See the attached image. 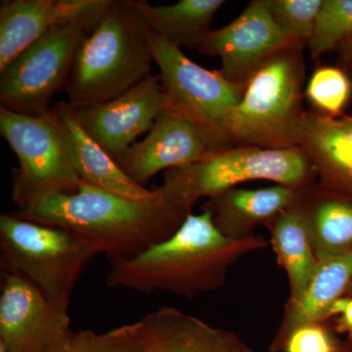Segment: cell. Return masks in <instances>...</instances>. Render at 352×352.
Wrapping results in <instances>:
<instances>
[{
  "label": "cell",
  "instance_id": "1",
  "mask_svg": "<svg viewBox=\"0 0 352 352\" xmlns=\"http://www.w3.org/2000/svg\"><path fill=\"white\" fill-rule=\"evenodd\" d=\"M80 234L111 261H126L168 239L188 215L159 194L134 200L80 182L76 191L41 197L14 214Z\"/></svg>",
  "mask_w": 352,
  "mask_h": 352
},
{
  "label": "cell",
  "instance_id": "2",
  "mask_svg": "<svg viewBox=\"0 0 352 352\" xmlns=\"http://www.w3.org/2000/svg\"><path fill=\"white\" fill-rule=\"evenodd\" d=\"M266 245L256 235L229 239L214 226L212 212L203 208L201 214H190L168 239L131 259L111 261L106 284L142 294L166 291L194 298L223 287L234 264Z\"/></svg>",
  "mask_w": 352,
  "mask_h": 352
},
{
  "label": "cell",
  "instance_id": "3",
  "mask_svg": "<svg viewBox=\"0 0 352 352\" xmlns=\"http://www.w3.org/2000/svg\"><path fill=\"white\" fill-rule=\"evenodd\" d=\"M146 24L131 0H108L76 48L64 91L72 107L105 103L152 75Z\"/></svg>",
  "mask_w": 352,
  "mask_h": 352
},
{
  "label": "cell",
  "instance_id": "4",
  "mask_svg": "<svg viewBox=\"0 0 352 352\" xmlns=\"http://www.w3.org/2000/svg\"><path fill=\"white\" fill-rule=\"evenodd\" d=\"M302 50L275 53L245 82L228 129L235 146L263 149L300 148L305 80Z\"/></svg>",
  "mask_w": 352,
  "mask_h": 352
},
{
  "label": "cell",
  "instance_id": "5",
  "mask_svg": "<svg viewBox=\"0 0 352 352\" xmlns=\"http://www.w3.org/2000/svg\"><path fill=\"white\" fill-rule=\"evenodd\" d=\"M153 61L160 69L164 111L191 124L210 152L235 147L229 116L239 104L245 83L227 80L219 69H205L146 25Z\"/></svg>",
  "mask_w": 352,
  "mask_h": 352
},
{
  "label": "cell",
  "instance_id": "6",
  "mask_svg": "<svg viewBox=\"0 0 352 352\" xmlns=\"http://www.w3.org/2000/svg\"><path fill=\"white\" fill-rule=\"evenodd\" d=\"M311 171V164L300 148L273 150L235 146L210 153L189 166L164 171L161 190L173 207L188 215L201 199L210 200L251 180L302 189Z\"/></svg>",
  "mask_w": 352,
  "mask_h": 352
},
{
  "label": "cell",
  "instance_id": "7",
  "mask_svg": "<svg viewBox=\"0 0 352 352\" xmlns=\"http://www.w3.org/2000/svg\"><path fill=\"white\" fill-rule=\"evenodd\" d=\"M0 252L2 271L27 278L57 305H69L85 266L100 254L80 234L14 214L0 217Z\"/></svg>",
  "mask_w": 352,
  "mask_h": 352
},
{
  "label": "cell",
  "instance_id": "8",
  "mask_svg": "<svg viewBox=\"0 0 352 352\" xmlns=\"http://www.w3.org/2000/svg\"><path fill=\"white\" fill-rule=\"evenodd\" d=\"M0 133L17 156L12 200L18 210L41 197L76 191L82 182L68 138L52 108L32 116L0 107Z\"/></svg>",
  "mask_w": 352,
  "mask_h": 352
},
{
  "label": "cell",
  "instance_id": "9",
  "mask_svg": "<svg viewBox=\"0 0 352 352\" xmlns=\"http://www.w3.org/2000/svg\"><path fill=\"white\" fill-rule=\"evenodd\" d=\"M107 1L78 19L52 28L0 72L2 108L32 116L51 110V100L68 80L80 39Z\"/></svg>",
  "mask_w": 352,
  "mask_h": 352
},
{
  "label": "cell",
  "instance_id": "10",
  "mask_svg": "<svg viewBox=\"0 0 352 352\" xmlns=\"http://www.w3.org/2000/svg\"><path fill=\"white\" fill-rule=\"evenodd\" d=\"M0 346L10 352H56L71 337L69 305L51 302L31 281L2 271Z\"/></svg>",
  "mask_w": 352,
  "mask_h": 352
},
{
  "label": "cell",
  "instance_id": "11",
  "mask_svg": "<svg viewBox=\"0 0 352 352\" xmlns=\"http://www.w3.org/2000/svg\"><path fill=\"white\" fill-rule=\"evenodd\" d=\"M303 46L278 27L265 0H254L232 23L208 32L197 51L219 57L220 74L230 82L245 83L275 53Z\"/></svg>",
  "mask_w": 352,
  "mask_h": 352
},
{
  "label": "cell",
  "instance_id": "12",
  "mask_svg": "<svg viewBox=\"0 0 352 352\" xmlns=\"http://www.w3.org/2000/svg\"><path fill=\"white\" fill-rule=\"evenodd\" d=\"M75 110L85 131L118 164L163 113L161 76H148L113 100Z\"/></svg>",
  "mask_w": 352,
  "mask_h": 352
},
{
  "label": "cell",
  "instance_id": "13",
  "mask_svg": "<svg viewBox=\"0 0 352 352\" xmlns=\"http://www.w3.org/2000/svg\"><path fill=\"white\" fill-rule=\"evenodd\" d=\"M210 153L191 124L163 111L148 135L134 143L118 164L131 180L144 186L160 171L189 166Z\"/></svg>",
  "mask_w": 352,
  "mask_h": 352
},
{
  "label": "cell",
  "instance_id": "14",
  "mask_svg": "<svg viewBox=\"0 0 352 352\" xmlns=\"http://www.w3.org/2000/svg\"><path fill=\"white\" fill-rule=\"evenodd\" d=\"M103 0H4L0 2V72L58 25L82 17Z\"/></svg>",
  "mask_w": 352,
  "mask_h": 352
},
{
  "label": "cell",
  "instance_id": "15",
  "mask_svg": "<svg viewBox=\"0 0 352 352\" xmlns=\"http://www.w3.org/2000/svg\"><path fill=\"white\" fill-rule=\"evenodd\" d=\"M139 321L144 352H258L237 333L212 327L175 308H159Z\"/></svg>",
  "mask_w": 352,
  "mask_h": 352
},
{
  "label": "cell",
  "instance_id": "16",
  "mask_svg": "<svg viewBox=\"0 0 352 352\" xmlns=\"http://www.w3.org/2000/svg\"><path fill=\"white\" fill-rule=\"evenodd\" d=\"M300 148L324 182L352 194V116L305 111Z\"/></svg>",
  "mask_w": 352,
  "mask_h": 352
},
{
  "label": "cell",
  "instance_id": "17",
  "mask_svg": "<svg viewBox=\"0 0 352 352\" xmlns=\"http://www.w3.org/2000/svg\"><path fill=\"white\" fill-rule=\"evenodd\" d=\"M52 110L66 131L74 164L82 182L134 200H148L159 194V189L145 188L122 171L117 162L85 131L75 108L68 102H57Z\"/></svg>",
  "mask_w": 352,
  "mask_h": 352
},
{
  "label": "cell",
  "instance_id": "18",
  "mask_svg": "<svg viewBox=\"0 0 352 352\" xmlns=\"http://www.w3.org/2000/svg\"><path fill=\"white\" fill-rule=\"evenodd\" d=\"M300 198V190L283 185L267 188H232L210 199L203 208L212 212L214 226L229 239L254 235V227L274 219Z\"/></svg>",
  "mask_w": 352,
  "mask_h": 352
},
{
  "label": "cell",
  "instance_id": "19",
  "mask_svg": "<svg viewBox=\"0 0 352 352\" xmlns=\"http://www.w3.org/2000/svg\"><path fill=\"white\" fill-rule=\"evenodd\" d=\"M271 242L280 265L288 274L291 300L295 303L305 294L318 264L309 217L300 197L273 219Z\"/></svg>",
  "mask_w": 352,
  "mask_h": 352
},
{
  "label": "cell",
  "instance_id": "20",
  "mask_svg": "<svg viewBox=\"0 0 352 352\" xmlns=\"http://www.w3.org/2000/svg\"><path fill=\"white\" fill-rule=\"evenodd\" d=\"M150 30L168 43L198 50L223 0H180L170 6H153L146 0H131Z\"/></svg>",
  "mask_w": 352,
  "mask_h": 352
},
{
  "label": "cell",
  "instance_id": "21",
  "mask_svg": "<svg viewBox=\"0 0 352 352\" xmlns=\"http://www.w3.org/2000/svg\"><path fill=\"white\" fill-rule=\"evenodd\" d=\"M351 283L352 250L318 261L305 294L300 300L292 303L285 339L296 328L328 318L331 307Z\"/></svg>",
  "mask_w": 352,
  "mask_h": 352
},
{
  "label": "cell",
  "instance_id": "22",
  "mask_svg": "<svg viewBox=\"0 0 352 352\" xmlns=\"http://www.w3.org/2000/svg\"><path fill=\"white\" fill-rule=\"evenodd\" d=\"M305 208L317 261L352 250L351 201L338 197H321Z\"/></svg>",
  "mask_w": 352,
  "mask_h": 352
},
{
  "label": "cell",
  "instance_id": "23",
  "mask_svg": "<svg viewBox=\"0 0 352 352\" xmlns=\"http://www.w3.org/2000/svg\"><path fill=\"white\" fill-rule=\"evenodd\" d=\"M145 336L140 321L105 333L82 330L72 333L56 352H144Z\"/></svg>",
  "mask_w": 352,
  "mask_h": 352
},
{
  "label": "cell",
  "instance_id": "24",
  "mask_svg": "<svg viewBox=\"0 0 352 352\" xmlns=\"http://www.w3.org/2000/svg\"><path fill=\"white\" fill-rule=\"evenodd\" d=\"M351 36L352 0H324L307 43L314 60L339 47Z\"/></svg>",
  "mask_w": 352,
  "mask_h": 352
},
{
  "label": "cell",
  "instance_id": "25",
  "mask_svg": "<svg viewBox=\"0 0 352 352\" xmlns=\"http://www.w3.org/2000/svg\"><path fill=\"white\" fill-rule=\"evenodd\" d=\"M351 92V83L346 74L335 67H321L314 72L308 82L305 95L318 113L338 117Z\"/></svg>",
  "mask_w": 352,
  "mask_h": 352
},
{
  "label": "cell",
  "instance_id": "26",
  "mask_svg": "<svg viewBox=\"0 0 352 352\" xmlns=\"http://www.w3.org/2000/svg\"><path fill=\"white\" fill-rule=\"evenodd\" d=\"M324 0H265L278 27L289 38L308 43L314 34Z\"/></svg>",
  "mask_w": 352,
  "mask_h": 352
},
{
  "label": "cell",
  "instance_id": "27",
  "mask_svg": "<svg viewBox=\"0 0 352 352\" xmlns=\"http://www.w3.org/2000/svg\"><path fill=\"white\" fill-rule=\"evenodd\" d=\"M286 352H339L330 333L316 324L300 326L287 336L283 344Z\"/></svg>",
  "mask_w": 352,
  "mask_h": 352
},
{
  "label": "cell",
  "instance_id": "28",
  "mask_svg": "<svg viewBox=\"0 0 352 352\" xmlns=\"http://www.w3.org/2000/svg\"><path fill=\"white\" fill-rule=\"evenodd\" d=\"M340 314L338 328L340 332L349 333L352 340V298H340L333 302L328 312V317Z\"/></svg>",
  "mask_w": 352,
  "mask_h": 352
},
{
  "label": "cell",
  "instance_id": "29",
  "mask_svg": "<svg viewBox=\"0 0 352 352\" xmlns=\"http://www.w3.org/2000/svg\"><path fill=\"white\" fill-rule=\"evenodd\" d=\"M338 50L340 51L344 57L349 60H352V36L351 38L346 39L344 43L340 44Z\"/></svg>",
  "mask_w": 352,
  "mask_h": 352
},
{
  "label": "cell",
  "instance_id": "30",
  "mask_svg": "<svg viewBox=\"0 0 352 352\" xmlns=\"http://www.w3.org/2000/svg\"><path fill=\"white\" fill-rule=\"evenodd\" d=\"M0 352H10V351H7V349H4L3 346H0Z\"/></svg>",
  "mask_w": 352,
  "mask_h": 352
},
{
  "label": "cell",
  "instance_id": "31",
  "mask_svg": "<svg viewBox=\"0 0 352 352\" xmlns=\"http://www.w3.org/2000/svg\"><path fill=\"white\" fill-rule=\"evenodd\" d=\"M339 352H342V351H340H340H339Z\"/></svg>",
  "mask_w": 352,
  "mask_h": 352
}]
</instances>
